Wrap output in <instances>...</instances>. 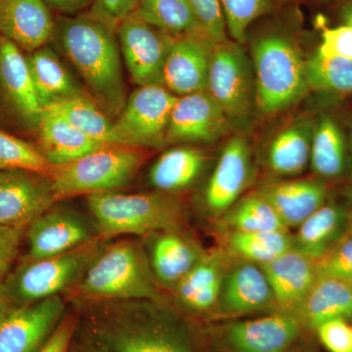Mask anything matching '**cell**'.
<instances>
[{"label":"cell","instance_id":"6da1fadb","mask_svg":"<svg viewBox=\"0 0 352 352\" xmlns=\"http://www.w3.org/2000/svg\"><path fill=\"white\" fill-rule=\"evenodd\" d=\"M78 326L108 352H196L188 326L168 302H73Z\"/></svg>","mask_w":352,"mask_h":352},{"label":"cell","instance_id":"7a4b0ae2","mask_svg":"<svg viewBox=\"0 0 352 352\" xmlns=\"http://www.w3.org/2000/svg\"><path fill=\"white\" fill-rule=\"evenodd\" d=\"M58 29L65 53L95 103L107 115L119 117L126 97L116 30L92 14L65 17Z\"/></svg>","mask_w":352,"mask_h":352},{"label":"cell","instance_id":"3957f363","mask_svg":"<svg viewBox=\"0 0 352 352\" xmlns=\"http://www.w3.org/2000/svg\"><path fill=\"white\" fill-rule=\"evenodd\" d=\"M65 298L73 302L146 300L168 302L153 275L142 240L104 244Z\"/></svg>","mask_w":352,"mask_h":352},{"label":"cell","instance_id":"277c9868","mask_svg":"<svg viewBox=\"0 0 352 352\" xmlns=\"http://www.w3.org/2000/svg\"><path fill=\"white\" fill-rule=\"evenodd\" d=\"M97 233L107 242L122 235L144 237L184 227L182 204L173 194L104 192L87 196Z\"/></svg>","mask_w":352,"mask_h":352},{"label":"cell","instance_id":"5b68a950","mask_svg":"<svg viewBox=\"0 0 352 352\" xmlns=\"http://www.w3.org/2000/svg\"><path fill=\"white\" fill-rule=\"evenodd\" d=\"M252 69L256 104L264 113L286 110L309 89L305 61L295 41L285 32L270 31L256 39Z\"/></svg>","mask_w":352,"mask_h":352},{"label":"cell","instance_id":"8992f818","mask_svg":"<svg viewBox=\"0 0 352 352\" xmlns=\"http://www.w3.org/2000/svg\"><path fill=\"white\" fill-rule=\"evenodd\" d=\"M105 243L98 238L59 256L25 258L0 282L4 298L11 307H18L66 295L80 281Z\"/></svg>","mask_w":352,"mask_h":352},{"label":"cell","instance_id":"52a82bcc","mask_svg":"<svg viewBox=\"0 0 352 352\" xmlns=\"http://www.w3.org/2000/svg\"><path fill=\"white\" fill-rule=\"evenodd\" d=\"M144 162L136 147L108 145L50 173L57 201L78 195L118 191L133 179Z\"/></svg>","mask_w":352,"mask_h":352},{"label":"cell","instance_id":"ba28073f","mask_svg":"<svg viewBox=\"0 0 352 352\" xmlns=\"http://www.w3.org/2000/svg\"><path fill=\"white\" fill-rule=\"evenodd\" d=\"M305 332L295 314L274 310L258 318L214 326L208 337L220 352H292Z\"/></svg>","mask_w":352,"mask_h":352},{"label":"cell","instance_id":"9c48e42d","mask_svg":"<svg viewBox=\"0 0 352 352\" xmlns=\"http://www.w3.org/2000/svg\"><path fill=\"white\" fill-rule=\"evenodd\" d=\"M207 91L230 122H243L250 117L256 100V83L242 44L228 39L214 44Z\"/></svg>","mask_w":352,"mask_h":352},{"label":"cell","instance_id":"30bf717a","mask_svg":"<svg viewBox=\"0 0 352 352\" xmlns=\"http://www.w3.org/2000/svg\"><path fill=\"white\" fill-rule=\"evenodd\" d=\"M176 98L162 85L136 88L115 122L120 144L136 148L168 144L166 129Z\"/></svg>","mask_w":352,"mask_h":352},{"label":"cell","instance_id":"8fae6325","mask_svg":"<svg viewBox=\"0 0 352 352\" xmlns=\"http://www.w3.org/2000/svg\"><path fill=\"white\" fill-rule=\"evenodd\" d=\"M116 34L133 82L138 87L162 85L164 60L173 36L148 24L135 12L117 25Z\"/></svg>","mask_w":352,"mask_h":352},{"label":"cell","instance_id":"7c38bea8","mask_svg":"<svg viewBox=\"0 0 352 352\" xmlns=\"http://www.w3.org/2000/svg\"><path fill=\"white\" fill-rule=\"evenodd\" d=\"M50 175L23 168L0 170V224L27 229L57 203Z\"/></svg>","mask_w":352,"mask_h":352},{"label":"cell","instance_id":"4fadbf2b","mask_svg":"<svg viewBox=\"0 0 352 352\" xmlns=\"http://www.w3.org/2000/svg\"><path fill=\"white\" fill-rule=\"evenodd\" d=\"M28 258L59 256L98 239L94 220L75 210L52 206L25 229Z\"/></svg>","mask_w":352,"mask_h":352},{"label":"cell","instance_id":"5bb4252c","mask_svg":"<svg viewBox=\"0 0 352 352\" xmlns=\"http://www.w3.org/2000/svg\"><path fill=\"white\" fill-rule=\"evenodd\" d=\"M65 314L62 296L11 308L0 325V352L41 351Z\"/></svg>","mask_w":352,"mask_h":352},{"label":"cell","instance_id":"9a60e30c","mask_svg":"<svg viewBox=\"0 0 352 352\" xmlns=\"http://www.w3.org/2000/svg\"><path fill=\"white\" fill-rule=\"evenodd\" d=\"M263 310H275L274 296L263 268L232 258L210 317L231 319Z\"/></svg>","mask_w":352,"mask_h":352},{"label":"cell","instance_id":"2e32d148","mask_svg":"<svg viewBox=\"0 0 352 352\" xmlns=\"http://www.w3.org/2000/svg\"><path fill=\"white\" fill-rule=\"evenodd\" d=\"M214 44L201 34L173 36L164 60L162 85L177 97L207 91Z\"/></svg>","mask_w":352,"mask_h":352},{"label":"cell","instance_id":"e0dca14e","mask_svg":"<svg viewBox=\"0 0 352 352\" xmlns=\"http://www.w3.org/2000/svg\"><path fill=\"white\" fill-rule=\"evenodd\" d=\"M230 120L208 91L176 98L166 143H212L226 135Z\"/></svg>","mask_w":352,"mask_h":352},{"label":"cell","instance_id":"ac0fdd59","mask_svg":"<svg viewBox=\"0 0 352 352\" xmlns=\"http://www.w3.org/2000/svg\"><path fill=\"white\" fill-rule=\"evenodd\" d=\"M231 261L223 249L206 250L193 268L170 289L175 307L193 316L210 317Z\"/></svg>","mask_w":352,"mask_h":352},{"label":"cell","instance_id":"d6986e66","mask_svg":"<svg viewBox=\"0 0 352 352\" xmlns=\"http://www.w3.org/2000/svg\"><path fill=\"white\" fill-rule=\"evenodd\" d=\"M254 177L251 150L244 138L230 139L220 154L207 186L204 201L210 214L219 219L236 203Z\"/></svg>","mask_w":352,"mask_h":352},{"label":"cell","instance_id":"ffe728a7","mask_svg":"<svg viewBox=\"0 0 352 352\" xmlns=\"http://www.w3.org/2000/svg\"><path fill=\"white\" fill-rule=\"evenodd\" d=\"M142 238L153 275L162 289L166 291H170L206 252L185 227L160 231Z\"/></svg>","mask_w":352,"mask_h":352},{"label":"cell","instance_id":"44dd1931","mask_svg":"<svg viewBox=\"0 0 352 352\" xmlns=\"http://www.w3.org/2000/svg\"><path fill=\"white\" fill-rule=\"evenodd\" d=\"M54 21L44 0H0V36L32 52L52 38Z\"/></svg>","mask_w":352,"mask_h":352},{"label":"cell","instance_id":"7402d4cb","mask_svg":"<svg viewBox=\"0 0 352 352\" xmlns=\"http://www.w3.org/2000/svg\"><path fill=\"white\" fill-rule=\"evenodd\" d=\"M261 266L280 311L296 314L318 279L314 259L293 249Z\"/></svg>","mask_w":352,"mask_h":352},{"label":"cell","instance_id":"603a6c76","mask_svg":"<svg viewBox=\"0 0 352 352\" xmlns=\"http://www.w3.org/2000/svg\"><path fill=\"white\" fill-rule=\"evenodd\" d=\"M287 228L298 227L327 203L328 190L321 179H294L270 183L258 190Z\"/></svg>","mask_w":352,"mask_h":352},{"label":"cell","instance_id":"cb8c5ba5","mask_svg":"<svg viewBox=\"0 0 352 352\" xmlns=\"http://www.w3.org/2000/svg\"><path fill=\"white\" fill-rule=\"evenodd\" d=\"M0 85L21 117L38 126L43 109L36 94L27 57L16 44L1 36Z\"/></svg>","mask_w":352,"mask_h":352},{"label":"cell","instance_id":"d4e9b609","mask_svg":"<svg viewBox=\"0 0 352 352\" xmlns=\"http://www.w3.org/2000/svg\"><path fill=\"white\" fill-rule=\"evenodd\" d=\"M39 150L52 166H63L105 146L88 138L54 111L45 109L38 124Z\"/></svg>","mask_w":352,"mask_h":352},{"label":"cell","instance_id":"484cf974","mask_svg":"<svg viewBox=\"0 0 352 352\" xmlns=\"http://www.w3.org/2000/svg\"><path fill=\"white\" fill-rule=\"evenodd\" d=\"M305 331L333 319H352V283L330 277H318L295 314Z\"/></svg>","mask_w":352,"mask_h":352},{"label":"cell","instance_id":"4316f807","mask_svg":"<svg viewBox=\"0 0 352 352\" xmlns=\"http://www.w3.org/2000/svg\"><path fill=\"white\" fill-rule=\"evenodd\" d=\"M349 210L336 204L322 206L298 226L293 250L317 259L346 233Z\"/></svg>","mask_w":352,"mask_h":352},{"label":"cell","instance_id":"83f0119b","mask_svg":"<svg viewBox=\"0 0 352 352\" xmlns=\"http://www.w3.org/2000/svg\"><path fill=\"white\" fill-rule=\"evenodd\" d=\"M207 166L205 153L190 146L168 150L149 171L150 184L156 191L175 194L188 189L200 178Z\"/></svg>","mask_w":352,"mask_h":352},{"label":"cell","instance_id":"f1b7e54d","mask_svg":"<svg viewBox=\"0 0 352 352\" xmlns=\"http://www.w3.org/2000/svg\"><path fill=\"white\" fill-rule=\"evenodd\" d=\"M27 60L43 110L83 94L68 69L50 48L41 47L32 51Z\"/></svg>","mask_w":352,"mask_h":352},{"label":"cell","instance_id":"f546056e","mask_svg":"<svg viewBox=\"0 0 352 352\" xmlns=\"http://www.w3.org/2000/svg\"><path fill=\"white\" fill-rule=\"evenodd\" d=\"M312 134L307 122L293 124L278 133L268 147L270 170L285 177L300 175L310 163Z\"/></svg>","mask_w":352,"mask_h":352},{"label":"cell","instance_id":"4dcf8cb0","mask_svg":"<svg viewBox=\"0 0 352 352\" xmlns=\"http://www.w3.org/2000/svg\"><path fill=\"white\" fill-rule=\"evenodd\" d=\"M294 238L289 230L243 232L224 231V250L234 259L256 264L270 263L293 249Z\"/></svg>","mask_w":352,"mask_h":352},{"label":"cell","instance_id":"1f68e13d","mask_svg":"<svg viewBox=\"0 0 352 352\" xmlns=\"http://www.w3.org/2000/svg\"><path fill=\"white\" fill-rule=\"evenodd\" d=\"M346 164L344 134L337 122L323 118L312 134L310 164L321 179H332L342 175Z\"/></svg>","mask_w":352,"mask_h":352},{"label":"cell","instance_id":"d6a6232c","mask_svg":"<svg viewBox=\"0 0 352 352\" xmlns=\"http://www.w3.org/2000/svg\"><path fill=\"white\" fill-rule=\"evenodd\" d=\"M61 115L88 138L104 145H122L116 133L115 122L95 102L78 95L47 108Z\"/></svg>","mask_w":352,"mask_h":352},{"label":"cell","instance_id":"836d02e7","mask_svg":"<svg viewBox=\"0 0 352 352\" xmlns=\"http://www.w3.org/2000/svg\"><path fill=\"white\" fill-rule=\"evenodd\" d=\"M217 219L222 232L289 230L278 217L274 208L258 192L239 199Z\"/></svg>","mask_w":352,"mask_h":352},{"label":"cell","instance_id":"e575fe53","mask_svg":"<svg viewBox=\"0 0 352 352\" xmlns=\"http://www.w3.org/2000/svg\"><path fill=\"white\" fill-rule=\"evenodd\" d=\"M135 13L171 36L205 34L187 0H138Z\"/></svg>","mask_w":352,"mask_h":352},{"label":"cell","instance_id":"d590c367","mask_svg":"<svg viewBox=\"0 0 352 352\" xmlns=\"http://www.w3.org/2000/svg\"><path fill=\"white\" fill-rule=\"evenodd\" d=\"M308 87L332 94H352V60L316 53L305 61Z\"/></svg>","mask_w":352,"mask_h":352},{"label":"cell","instance_id":"8d00e7d4","mask_svg":"<svg viewBox=\"0 0 352 352\" xmlns=\"http://www.w3.org/2000/svg\"><path fill=\"white\" fill-rule=\"evenodd\" d=\"M279 0H220L227 32L238 43H245L250 25L275 9Z\"/></svg>","mask_w":352,"mask_h":352},{"label":"cell","instance_id":"74e56055","mask_svg":"<svg viewBox=\"0 0 352 352\" xmlns=\"http://www.w3.org/2000/svg\"><path fill=\"white\" fill-rule=\"evenodd\" d=\"M23 168L50 175L52 166L39 148L0 131V170Z\"/></svg>","mask_w":352,"mask_h":352},{"label":"cell","instance_id":"f35d334b","mask_svg":"<svg viewBox=\"0 0 352 352\" xmlns=\"http://www.w3.org/2000/svg\"><path fill=\"white\" fill-rule=\"evenodd\" d=\"M318 277H330L352 283V236L338 241L327 252L314 259Z\"/></svg>","mask_w":352,"mask_h":352},{"label":"cell","instance_id":"ab89813d","mask_svg":"<svg viewBox=\"0 0 352 352\" xmlns=\"http://www.w3.org/2000/svg\"><path fill=\"white\" fill-rule=\"evenodd\" d=\"M205 36L215 43L227 39V28L220 0H187Z\"/></svg>","mask_w":352,"mask_h":352},{"label":"cell","instance_id":"60d3db41","mask_svg":"<svg viewBox=\"0 0 352 352\" xmlns=\"http://www.w3.org/2000/svg\"><path fill=\"white\" fill-rule=\"evenodd\" d=\"M328 352H352V327L344 319H333L314 331Z\"/></svg>","mask_w":352,"mask_h":352},{"label":"cell","instance_id":"b9f144b4","mask_svg":"<svg viewBox=\"0 0 352 352\" xmlns=\"http://www.w3.org/2000/svg\"><path fill=\"white\" fill-rule=\"evenodd\" d=\"M317 53L352 60V25L344 24L324 30Z\"/></svg>","mask_w":352,"mask_h":352},{"label":"cell","instance_id":"7bdbcfd3","mask_svg":"<svg viewBox=\"0 0 352 352\" xmlns=\"http://www.w3.org/2000/svg\"><path fill=\"white\" fill-rule=\"evenodd\" d=\"M25 232V229L0 224V282L12 270Z\"/></svg>","mask_w":352,"mask_h":352},{"label":"cell","instance_id":"ee69618b","mask_svg":"<svg viewBox=\"0 0 352 352\" xmlns=\"http://www.w3.org/2000/svg\"><path fill=\"white\" fill-rule=\"evenodd\" d=\"M138 0H94L91 14L116 30L138 8Z\"/></svg>","mask_w":352,"mask_h":352},{"label":"cell","instance_id":"f6af8a7d","mask_svg":"<svg viewBox=\"0 0 352 352\" xmlns=\"http://www.w3.org/2000/svg\"><path fill=\"white\" fill-rule=\"evenodd\" d=\"M78 326V314H65L50 339L39 352H69Z\"/></svg>","mask_w":352,"mask_h":352},{"label":"cell","instance_id":"bcb514c9","mask_svg":"<svg viewBox=\"0 0 352 352\" xmlns=\"http://www.w3.org/2000/svg\"><path fill=\"white\" fill-rule=\"evenodd\" d=\"M69 352H108L89 333L82 330L80 326L76 329L75 336L71 342Z\"/></svg>","mask_w":352,"mask_h":352},{"label":"cell","instance_id":"7dc6e473","mask_svg":"<svg viewBox=\"0 0 352 352\" xmlns=\"http://www.w3.org/2000/svg\"><path fill=\"white\" fill-rule=\"evenodd\" d=\"M50 8L60 13L76 14L89 6L92 0H44Z\"/></svg>","mask_w":352,"mask_h":352},{"label":"cell","instance_id":"c3c4849f","mask_svg":"<svg viewBox=\"0 0 352 352\" xmlns=\"http://www.w3.org/2000/svg\"><path fill=\"white\" fill-rule=\"evenodd\" d=\"M11 305L7 302L6 298H4L3 294H2L1 288H0V325L2 322L6 319V315L8 314L9 310L11 309Z\"/></svg>","mask_w":352,"mask_h":352},{"label":"cell","instance_id":"681fc988","mask_svg":"<svg viewBox=\"0 0 352 352\" xmlns=\"http://www.w3.org/2000/svg\"><path fill=\"white\" fill-rule=\"evenodd\" d=\"M340 16H342V19L344 21V24L352 25V0L342 6V10H340Z\"/></svg>","mask_w":352,"mask_h":352},{"label":"cell","instance_id":"f907efd6","mask_svg":"<svg viewBox=\"0 0 352 352\" xmlns=\"http://www.w3.org/2000/svg\"><path fill=\"white\" fill-rule=\"evenodd\" d=\"M346 233L352 236V208L349 210V217H347Z\"/></svg>","mask_w":352,"mask_h":352},{"label":"cell","instance_id":"816d5d0a","mask_svg":"<svg viewBox=\"0 0 352 352\" xmlns=\"http://www.w3.org/2000/svg\"><path fill=\"white\" fill-rule=\"evenodd\" d=\"M351 320H352V319H351ZM351 327H352V324H351Z\"/></svg>","mask_w":352,"mask_h":352}]
</instances>
